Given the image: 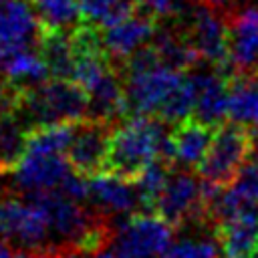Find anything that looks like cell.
<instances>
[{"mask_svg":"<svg viewBox=\"0 0 258 258\" xmlns=\"http://www.w3.org/2000/svg\"><path fill=\"white\" fill-rule=\"evenodd\" d=\"M165 125L155 115H129L117 123L111 135L105 171L133 181L157 159L175 165Z\"/></svg>","mask_w":258,"mask_h":258,"instance_id":"obj_1","label":"cell"},{"mask_svg":"<svg viewBox=\"0 0 258 258\" xmlns=\"http://www.w3.org/2000/svg\"><path fill=\"white\" fill-rule=\"evenodd\" d=\"M75 123H52L30 129L26 151L12 171L20 191L32 196L60 187L64 177L73 171L67 159V147Z\"/></svg>","mask_w":258,"mask_h":258,"instance_id":"obj_2","label":"cell"},{"mask_svg":"<svg viewBox=\"0 0 258 258\" xmlns=\"http://www.w3.org/2000/svg\"><path fill=\"white\" fill-rule=\"evenodd\" d=\"M16 111L30 129L52 123H75L89 115V95L77 81L52 77L50 81L26 87Z\"/></svg>","mask_w":258,"mask_h":258,"instance_id":"obj_3","label":"cell"},{"mask_svg":"<svg viewBox=\"0 0 258 258\" xmlns=\"http://www.w3.org/2000/svg\"><path fill=\"white\" fill-rule=\"evenodd\" d=\"M254 153V135L250 129L236 123L216 127L212 143L198 165V175L206 181L230 185Z\"/></svg>","mask_w":258,"mask_h":258,"instance_id":"obj_4","label":"cell"},{"mask_svg":"<svg viewBox=\"0 0 258 258\" xmlns=\"http://www.w3.org/2000/svg\"><path fill=\"white\" fill-rule=\"evenodd\" d=\"M0 238L20 250L56 258L44 214L30 198L26 202L12 196L0 198Z\"/></svg>","mask_w":258,"mask_h":258,"instance_id":"obj_5","label":"cell"},{"mask_svg":"<svg viewBox=\"0 0 258 258\" xmlns=\"http://www.w3.org/2000/svg\"><path fill=\"white\" fill-rule=\"evenodd\" d=\"M175 228L155 212H133L115 230L117 258H161L171 246Z\"/></svg>","mask_w":258,"mask_h":258,"instance_id":"obj_6","label":"cell"},{"mask_svg":"<svg viewBox=\"0 0 258 258\" xmlns=\"http://www.w3.org/2000/svg\"><path fill=\"white\" fill-rule=\"evenodd\" d=\"M153 212L167 220L175 230L198 226L210 228L204 208L202 179H196L187 169H175L169 173L165 187L155 200Z\"/></svg>","mask_w":258,"mask_h":258,"instance_id":"obj_7","label":"cell"},{"mask_svg":"<svg viewBox=\"0 0 258 258\" xmlns=\"http://www.w3.org/2000/svg\"><path fill=\"white\" fill-rule=\"evenodd\" d=\"M187 16V36L198 50L200 58L212 64L214 69L232 75L230 64V30L226 14H220V8L198 4Z\"/></svg>","mask_w":258,"mask_h":258,"instance_id":"obj_8","label":"cell"},{"mask_svg":"<svg viewBox=\"0 0 258 258\" xmlns=\"http://www.w3.org/2000/svg\"><path fill=\"white\" fill-rule=\"evenodd\" d=\"M113 129L115 125L91 117H85L75 123L67 147V159L73 171L83 177H93L105 171Z\"/></svg>","mask_w":258,"mask_h":258,"instance_id":"obj_9","label":"cell"},{"mask_svg":"<svg viewBox=\"0 0 258 258\" xmlns=\"http://www.w3.org/2000/svg\"><path fill=\"white\" fill-rule=\"evenodd\" d=\"M159 18L139 2V8L119 24L101 28V38L109 60L119 69L137 48L151 42Z\"/></svg>","mask_w":258,"mask_h":258,"instance_id":"obj_10","label":"cell"},{"mask_svg":"<svg viewBox=\"0 0 258 258\" xmlns=\"http://www.w3.org/2000/svg\"><path fill=\"white\" fill-rule=\"evenodd\" d=\"M87 204H93L99 212L107 214L109 218L143 212L135 181L115 175L111 171H101L89 177V202Z\"/></svg>","mask_w":258,"mask_h":258,"instance_id":"obj_11","label":"cell"},{"mask_svg":"<svg viewBox=\"0 0 258 258\" xmlns=\"http://www.w3.org/2000/svg\"><path fill=\"white\" fill-rule=\"evenodd\" d=\"M232 73L258 71V6L228 12Z\"/></svg>","mask_w":258,"mask_h":258,"instance_id":"obj_12","label":"cell"},{"mask_svg":"<svg viewBox=\"0 0 258 258\" xmlns=\"http://www.w3.org/2000/svg\"><path fill=\"white\" fill-rule=\"evenodd\" d=\"M214 236L224 258H256L258 250V210H246L220 220Z\"/></svg>","mask_w":258,"mask_h":258,"instance_id":"obj_13","label":"cell"},{"mask_svg":"<svg viewBox=\"0 0 258 258\" xmlns=\"http://www.w3.org/2000/svg\"><path fill=\"white\" fill-rule=\"evenodd\" d=\"M196 81L194 115L210 127H218L228 119V75L214 69L191 75Z\"/></svg>","mask_w":258,"mask_h":258,"instance_id":"obj_14","label":"cell"},{"mask_svg":"<svg viewBox=\"0 0 258 258\" xmlns=\"http://www.w3.org/2000/svg\"><path fill=\"white\" fill-rule=\"evenodd\" d=\"M42 26L26 0H0V46H40Z\"/></svg>","mask_w":258,"mask_h":258,"instance_id":"obj_15","label":"cell"},{"mask_svg":"<svg viewBox=\"0 0 258 258\" xmlns=\"http://www.w3.org/2000/svg\"><path fill=\"white\" fill-rule=\"evenodd\" d=\"M214 131L216 127H210L196 117H187L175 123L169 131L173 163L181 165L183 169H198L212 143Z\"/></svg>","mask_w":258,"mask_h":258,"instance_id":"obj_16","label":"cell"},{"mask_svg":"<svg viewBox=\"0 0 258 258\" xmlns=\"http://www.w3.org/2000/svg\"><path fill=\"white\" fill-rule=\"evenodd\" d=\"M151 44L157 50L161 62H165L171 69L183 71V73L194 69L202 60L198 50L194 48L189 36H187L185 24L181 26L179 22H173V24L157 22V28L153 32Z\"/></svg>","mask_w":258,"mask_h":258,"instance_id":"obj_17","label":"cell"},{"mask_svg":"<svg viewBox=\"0 0 258 258\" xmlns=\"http://www.w3.org/2000/svg\"><path fill=\"white\" fill-rule=\"evenodd\" d=\"M0 71L22 89L34 87L50 77L40 50L22 44L0 46Z\"/></svg>","mask_w":258,"mask_h":258,"instance_id":"obj_18","label":"cell"},{"mask_svg":"<svg viewBox=\"0 0 258 258\" xmlns=\"http://www.w3.org/2000/svg\"><path fill=\"white\" fill-rule=\"evenodd\" d=\"M228 121L258 129V71L228 77Z\"/></svg>","mask_w":258,"mask_h":258,"instance_id":"obj_19","label":"cell"},{"mask_svg":"<svg viewBox=\"0 0 258 258\" xmlns=\"http://www.w3.org/2000/svg\"><path fill=\"white\" fill-rule=\"evenodd\" d=\"M40 56L44 58L50 77L73 79L75 73V50L71 30H48L42 28L40 36Z\"/></svg>","mask_w":258,"mask_h":258,"instance_id":"obj_20","label":"cell"},{"mask_svg":"<svg viewBox=\"0 0 258 258\" xmlns=\"http://www.w3.org/2000/svg\"><path fill=\"white\" fill-rule=\"evenodd\" d=\"M28 135L30 127L18 115V111L0 117V175L14 171L26 151Z\"/></svg>","mask_w":258,"mask_h":258,"instance_id":"obj_21","label":"cell"},{"mask_svg":"<svg viewBox=\"0 0 258 258\" xmlns=\"http://www.w3.org/2000/svg\"><path fill=\"white\" fill-rule=\"evenodd\" d=\"M34 6L42 28L73 30L83 22L79 0H34Z\"/></svg>","mask_w":258,"mask_h":258,"instance_id":"obj_22","label":"cell"},{"mask_svg":"<svg viewBox=\"0 0 258 258\" xmlns=\"http://www.w3.org/2000/svg\"><path fill=\"white\" fill-rule=\"evenodd\" d=\"M194 107H196V81L191 75H185L183 81L163 101V105L159 107L155 117H159L167 125H175V123L191 117Z\"/></svg>","mask_w":258,"mask_h":258,"instance_id":"obj_23","label":"cell"},{"mask_svg":"<svg viewBox=\"0 0 258 258\" xmlns=\"http://www.w3.org/2000/svg\"><path fill=\"white\" fill-rule=\"evenodd\" d=\"M222 248L216 236H194L181 238L179 242L171 244L161 258H220Z\"/></svg>","mask_w":258,"mask_h":258,"instance_id":"obj_24","label":"cell"},{"mask_svg":"<svg viewBox=\"0 0 258 258\" xmlns=\"http://www.w3.org/2000/svg\"><path fill=\"white\" fill-rule=\"evenodd\" d=\"M22 87H18L14 81H10L2 71H0V117L12 113L20 105L22 97Z\"/></svg>","mask_w":258,"mask_h":258,"instance_id":"obj_25","label":"cell"},{"mask_svg":"<svg viewBox=\"0 0 258 258\" xmlns=\"http://www.w3.org/2000/svg\"><path fill=\"white\" fill-rule=\"evenodd\" d=\"M145 8H149L157 18H173V16H181L183 8V0H139Z\"/></svg>","mask_w":258,"mask_h":258,"instance_id":"obj_26","label":"cell"},{"mask_svg":"<svg viewBox=\"0 0 258 258\" xmlns=\"http://www.w3.org/2000/svg\"><path fill=\"white\" fill-rule=\"evenodd\" d=\"M64 258H117V256L115 252L99 250V252H73V254H67Z\"/></svg>","mask_w":258,"mask_h":258,"instance_id":"obj_27","label":"cell"},{"mask_svg":"<svg viewBox=\"0 0 258 258\" xmlns=\"http://www.w3.org/2000/svg\"><path fill=\"white\" fill-rule=\"evenodd\" d=\"M198 2L208 4V6H214V8H224V6H228L232 0H198Z\"/></svg>","mask_w":258,"mask_h":258,"instance_id":"obj_28","label":"cell"},{"mask_svg":"<svg viewBox=\"0 0 258 258\" xmlns=\"http://www.w3.org/2000/svg\"><path fill=\"white\" fill-rule=\"evenodd\" d=\"M14 258H50V256H44V254H38V252H26V250H22V252H18Z\"/></svg>","mask_w":258,"mask_h":258,"instance_id":"obj_29","label":"cell"},{"mask_svg":"<svg viewBox=\"0 0 258 258\" xmlns=\"http://www.w3.org/2000/svg\"><path fill=\"white\" fill-rule=\"evenodd\" d=\"M256 256H258V250H256Z\"/></svg>","mask_w":258,"mask_h":258,"instance_id":"obj_30","label":"cell"}]
</instances>
